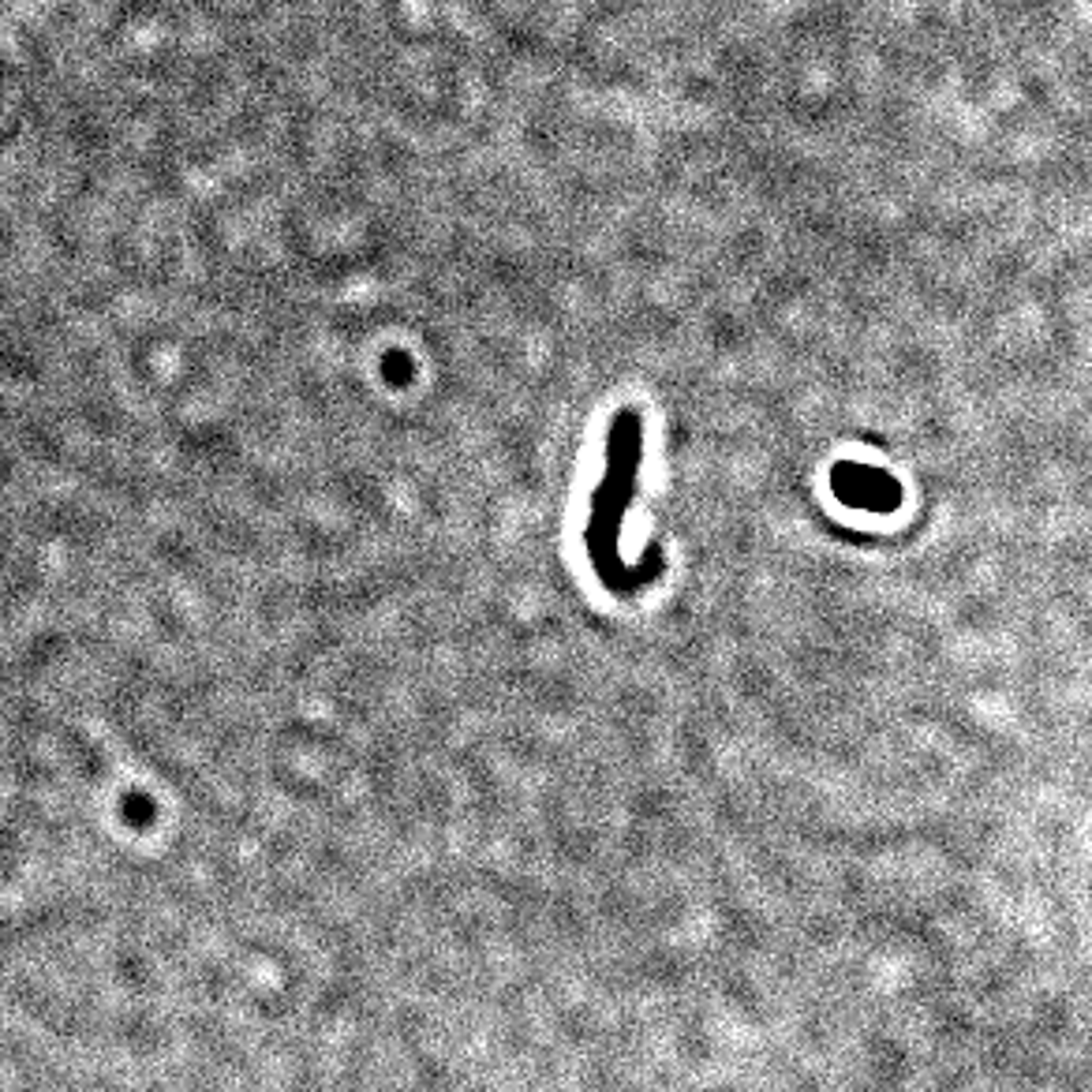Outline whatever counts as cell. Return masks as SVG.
Returning a JSON list of instances; mask_svg holds the SVG:
<instances>
[{
    "mask_svg": "<svg viewBox=\"0 0 1092 1092\" xmlns=\"http://www.w3.org/2000/svg\"><path fill=\"white\" fill-rule=\"evenodd\" d=\"M640 453H643V434H640V416L633 408H621L614 426H610V450H607V479L595 486L592 494V517H588V554L599 580L614 592H629L640 580L655 573H633L617 554L621 539V520L629 513V501L636 494V476H640Z\"/></svg>",
    "mask_w": 1092,
    "mask_h": 1092,
    "instance_id": "obj_1",
    "label": "cell"
}]
</instances>
